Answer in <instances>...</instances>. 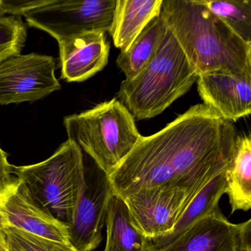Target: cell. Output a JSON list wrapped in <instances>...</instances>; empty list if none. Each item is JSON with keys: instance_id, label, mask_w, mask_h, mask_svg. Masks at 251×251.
<instances>
[{"instance_id": "4fadbf2b", "label": "cell", "mask_w": 251, "mask_h": 251, "mask_svg": "<svg viewBox=\"0 0 251 251\" xmlns=\"http://www.w3.org/2000/svg\"><path fill=\"white\" fill-rule=\"evenodd\" d=\"M62 78L81 82L108 64L110 47L102 31L86 32L58 43Z\"/></svg>"}, {"instance_id": "ac0fdd59", "label": "cell", "mask_w": 251, "mask_h": 251, "mask_svg": "<svg viewBox=\"0 0 251 251\" xmlns=\"http://www.w3.org/2000/svg\"><path fill=\"white\" fill-rule=\"evenodd\" d=\"M167 26L161 15L152 19L126 50L121 51L117 64L126 80L136 77L152 59L161 45Z\"/></svg>"}, {"instance_id": "484cf974", "label": "cell", "mask_w": 251, "mask_h": 251, "mask_svg": "<svg viewBox=\"0 0 251 251\" xmlns=\"http://www.w3.org/2000/svg\"><path fill=\"white\" fill-rule=\"evenodd\" d=\"M251 251V249H249V250H243V251Z\"/></svg>"}, {"instance_id": "cb8c5ba5", "label": "cell", "mask_w": 251, "mask_h": 251, "mask_svg": "<svg viewBox=\"0 0 251 251\" xmlns=\"http://www.w3.org/2000/svg\"><path fill=\"white\" fill-rule=\"evenodd\" d=\"M5 14H7L5 0H0V18L5 17Z\"/></svg>"}, {"instance_id": "ffe728a7", "label": "cell", "mask_w": 251, "mask_h": 251, "mask_svg": "<svg viewBox=\"0 0 251 251\" xmlns=\"http://www.w3.org/2000/svg\"><path fill=\"white\" fill-rule=\"evenodd\" d=\"M27 29L20 17L0 18V62L19 55L25 43Z\"/></svg>"}, {"instance_id": "5bb4252c", "label": "cell", "mask_w": 251, "mask_h": 251, "mask_svg": "<svg viewBox=\"0 0 251 251\" xmlns=\"http://www.w3.org/2000/svg\"><path fill=\"white\" fill-rule=\"evenodd\" d=\"M163 0H117L109 33L114 46L126 50L147 25L161 14Z\"/></svg>"}, {"instance_id": "ba28073f", "label": "cell", "mask_w": 251, "mask_h": 251, "mask_svg": "<svg viewBox=\"0 0 251 251\" xmlns=\"http://www.w3.org/2000/svg\"><path fill=\"white\" fill-rule=\"evenodd\" d=\"M203 187L188 190L155 186L135 192L123 200L132 223L145 237L151 239L171 231L189 202Z\"/></svg>"}, {"instance_id": "9c48e42d", "label": "cell", "mask_w": 251, "mask_h": 251, "mask_svg": "<svg viewBox=\"0 0 251 251\" xmlns=\"http://www.w3.org/2000/svg\"><path fill=\"white\" fill-rule=\"evenodd\" d=\"M113 193L108 176L96 164L95 168H86L84 183L68 227L69 242L76 251H93L101 243Z\"/></svg>"}, {"instance_id": "e0dca14e", "label": "cell", "mask_w": 251, "mask_h": 251, "mask_svg": "<svg viewBox=\"0 0 251 251\" xmlns=\"http://www.w3.org/2000/svg\"><path fill=\"white\" fill-rule=\"evenodd\" d=\"M224 171L214 176L192 200L171 231L150 239L152 251L169 245L194 223L220 208L219 202L225 194Z\"/></svg>"}, {"instance_id": "4316f807", "label": "cell", "mask_w": 251, "mask_h": 251, "mask_svg": "<svg viewBox=\"0 0 251 251\" xmlns=\"http://www.w3.org/2000/svg\"><path fill=\"white\" fill-rule=\"evenodd\" d=\"M151 251H152V250H151Z\"/></svg>"}, {"instance_id": "9a60e30c", "label": "cell", "mask_w": 251, "mask_h": 251, "mask_svg": "<svg viewBox=\"0 0 251 251\" xmlns=\"http://www.w3.org/2000/svg\"><path fill=\"white\" fill-rule=\"evenodd\" d=\"M225 194L229 198L231 214L251 208V139L239 136L233 155L224 171Z\"/></svg>"}, {"instance_id": "6da1fadb", "label": "cell", "mask_w": 251, "mask_h": 251, "mask_svg": "<svg viewBox=\"0 0 251 251\" xmlns=\"http://www.w3.org/2000/svg\"><path fill=\"white\" fill-rule=\"evenodd\" d=\"M238 135L233 123L198 104L162 130L142 136L108 176L113 191L125 198L155 186L193 190L226 170Z\"/></svg>"}, {"instance_id": "d4e9b609", "label": "cell", "mask_w": 251, "mask_h": 251, "mask_svg": "<svg viewBox=\"0 0 251 251\" xmlns=\"http://www.w3.org/2000/svg\"><path fill=\"white\" fill-rule=\"evenodd\" d=\"M8 245H9L10 251H23L15 245H13V244L10 243V242H8Z\"/></svg>"}, {"instance_id": "44dd1931", "label": "cell", "mask_w": 251, "mask_h": 251, "mask_svg": "<svg viewBox=\"0 0 251 251\" xmlns=\"http://www.w3.org/2000/svg\"><path fill=\"white\" fill-rule=\"evenodd\" d=\"M4 231L8 242L23 251H77L70 243L41 237L20 229L5 227Z\"/></svg>"}, {"instance_id": "8992f818", "label": "cell", "mask_w": 251, "mask_h": 251, "mask_svg": "<svg viewBox=\"0 0 251 251\" xmlns=\"http://www.w3.org/2000/svg\"><path fill=\"white\" fill-rule=\"evenodd\" d=\"M117 0H50L26 11L29 25L49 33L58 43L86 32H109Z\"/></svg>"}, {"instance_id": "d6986e66", "label": "cell", "mask_w": 251, "mask_h": 251, "mask_svg": "<svg viewBox=\"0 0 251 251\" xmlns=\"http://www.w3.org/2000/svg\"><path fill=\"white\" fill-rule=\"evenodd\" d=\"M232 31L251 43V0H198Z\"/></svg>"}, {"instance_id": "277c9868", "label": "cell", "mask_w": 251, "mask_h": 251, "mask_svg": "<svg viewBox=\"0 0 251 251\" xmlns=\"http://www.w3.org/2000/svg\"><path fill=\"white\" fill-rule=\"evenodd\" d=\"M85 172L82 150L70 139L42 162L13 166V173L33 202L67 227L84 183Z\"/></svg>"}, {"instance_id": "2e32d148", "label": "cell", "mask_w": 251, "mask_h": 251, "mask_svg": "<svg viewBox=\"0 0 251 251\" xmlns=\"http://www.w3.org/2000/svg\"><path fill=\"white\" fill-rule=\"evenodd\" d=\"M103 251H151V242L132 223L124 200L113 193L108 202Z\"/></svg>"}, {"instance_id": "8fae6325", "label": "cell", "mask_w": 251, "mask_h": 251, "mask_svg": "<svg viewBox=\"0 0 251 251\" xmlns=\"http://www.w3.org/2000/svg\"><path fill=\"white\" fill-rule=\"evenodd\" d=\"M0 222L5 227L69 242L68 227L38 206L17 178L0 193Z\"/></svg>"}, {"instance_id": "52a82bcc", "label": "cell", "mask_w": 251, "mask_h": 251, "mask_svg": "<svg viewBox=\"0 0 251 251\" xmlns=\"http://www.w3.org/2000/svg\"><path fill=\"white\" fill-rule=\"evenodd\" d=\"M55 59L31 53L16 55L0 62V104L39 100L61 89L55 77Z\"/></svg>"}, {"instance_id": "7a4b0ae2", "label": "cell", "mask_w": 251, "mask_h": 251, "mask_svg": "<svg viewBox=\"0 0 251 251\" xmlns=\"http://www.w3.org/2000/svg\"><path fill=\"white\" fill-rule=\"evenodd\" d=\"M198 76L251 72V43L198 0H163L161 14Z\"/></svg>"}, {"instance_id": "30bf717a", "label": "cell", "mask_w": 251, "mask_h": 251, "mask_svg": "<svg viewBox=\"0 0 251 251\" xmlns=\"http://www.w3.org/2000/svg\"><path fill=\"white\" fill-rule=\"evenodd\" d=\"M249 249H251V219L239 224H233L218 208L194 223L178 237L156 251H239Z\"/></svg>"}, {"instance_id": "7402d4cb", "label": "cell", "mask_w": 251, "mask_h": 251, "mask_svg": "<svg viewBox=\"0 0 251 251\" xmlns=\"http://www.w3.org/2000/svg\"><path fill=\"white\" fill-rule=\"evenodd\" d=\"M13 166L8 163L7 154L0 147V193L11 183Z\"/></svg>"}, {"instance_id": "603a6c76", "label": "cell", "mask_w": 251, "mask_h": 251, "mask_svg": "<svg viewBox=\"0 0 251 251\" xmlns=\"http://www.w3.org/2000/svg\"><path fill=\"white\" fill-rule=\"evenodd\" d=\"M0 251H10L8 240L4 231L3 226L0 222Z\"/></svg>"}, {"instance_id": "5b68a950", "label": "cell", "mask_w": 251, "mask_h": 251, "mask_svg": "<svg viewBox=\"0 0 251 251\" xmlns=\"http://www.w3.org/2000/svg\"><path fill=\"white\" fill-rule=\"evenodd\" d=\"M69 139L109 176L142 137L130 111L114 98L64 119Z\"/></svg>"}, {"instance_id": "7c38bea8", "label": "cell", "mask_w": 251, "mask_h": 251, "mask_svg": "<svg viewBox=\"0 0 251 251\" xmlns=\"http://www.w3.org/2000/svg\"><path fill=\"white\" fill-rule=\"evenodd\" d=\"M197 83L204 105L224 120L233 123L251 114V72L204 73L198 76Z\"/></svg>"}, {"instance_id": "3957f363", "label": "cell", "mask_w": 251, "mask_h": 251, "mask_svg": "<svg viewBox=\"0 0 251 251\" xmlns=\"http://www.w3.org/2000/svg\"><path fill=\"white\" fill-rule=\"evenodd\" d=\"M198 78V73L167 27L152 59L136 77L123 80L119 101L135 120H148L161 114L189 92Z\"/></svg>"}]
</instances>
